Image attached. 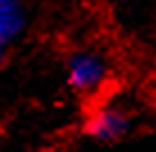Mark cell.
Returning <instances> with one entry per match:
<instances>
[{
  "label": "cell",
  "instance_id": "6da1fadb",
  "mask_svg": "<svg viewBox=\"0 0 156 152\" xmlns=\"http://www.w3.org/2000/svg\"><path fill=\"white\" fill-rule=\"evenodd\" d=\"M68 84L82 95H93L106 86L111 77L109 59L98 50H77L68 59Z\"/></svg>",
  "mask_w": 156,
  "mask_h": 152
},
{
  "label": "cell",
  "instance_id": "7a4b0ae2",
  "mask_svg": "<svg viewBox=\"0 0 156 152\" xmlns=\"http://www.w3.org/2000/svg\"><path fill=\"white\" fill-rule=\"evenodd\" d=\"M131 129V116L118 105H100L86 118V134L95 141L111 143L122 139Z\"/></svg>",
  "mask_w": 156,
  "mask_h": 152
},
{
  "label": "cell",
  "instance_id": "3957f363",
  "mask_svg": "<svg viewBox=\"0 0 156 152\" xmlns=\"http://www.w3.org/2000/svg\"><path fill=\"white\" fill-rule=\"evenodd\" d=\"M27 23V12L16 0H0V48L18 39Z\"/></svg>",
  "mask_w": 156,
  "mask_h": 152
},
{
  "label": "cell",
  "instance_id": "277c9868",
  "mask_svg": "<svg viewBox=\"0 0 156 152\" xmlns=\"http://www.w3.org/2000/svg\"><path fill=\"white\" fill-rule=\"evenodd\" d=\"M43 152H63V150H59V148H48V150H43Z\"/></svg>",
  "mask_w": 156,
  "mask_h": 152
},
{
  "label": "cell",
  "instance_id": "5b68a950",
  "mask_svg": "<svg viewBox=\"0 0 156 152\" xmlns=\"http://www.w3.org/2000/svg\"><path fill=\"white\" fill-rule=\"evenodd\" d=\"M0 64H2V48H0Z\"/></svg>",
  "mask_w": 156,
  "mask_h": 152
}]
</instances>
